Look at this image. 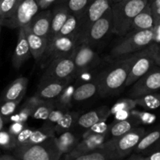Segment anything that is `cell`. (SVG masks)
Wrapping results in <instances>:
<instances>
[{
  "label": "cell",
  "mask_w": 160,
  "mask_h": 160,
  "mask_svg": "<svg viewBox=\"0 0 160 160\" xmlns=\"http://www.w3.org/2000/svg\"><path fill=\"white\" fill-rule=\"evenodd\" d=\"M138 53L117 57V61L96 77L100 96L108 97L120 93L125 87L130 69Z\"/></svg>",
  "instance_id": "obj_1"
},
{
  "label": "cell",
  "mask_w": 160,
  "mask_h": 160,
  "mask_svg": "<svg viewBox=\"0 0 160 160\" xmlns=\"http://www.w3.org/2000/svg\"><path fill=\"white\" fill-rule=\"evenodd\" d=\"M148 0H123L113 3L111 7L112 15V32L119 36L126 35L131 31L134 17L148 5Z\"/></svg>",
  "instance_id": "obj_2"
},
{
  "label": "cell",
  "mask_w": 160,
  "mask_h": 160,
  "mask_svg": "<svg viewBox=\"0 0 160 160\" xmlns=\"http://www.w3.org/2000/svg\"><path fill=\"white\" fill-rule=\"evenodd\" d=\"M154 28L129 31L112 47L111 55L117 58L142 51L154 42Z\"/></svg>",
  "instance_id": "obj_3"
},
{
  "label": "cell",
  "mask_w": 160,
  "mask_h": 160,
  "mask_svg": "<svg viewBox=\"0 0 160 160\" xmlns=\"http://www.w3.org/2000/svg\"><path fill=\"white\" fill-rule=\"evenodd\" d=\"M56 137L43 143L16 147L13 155L21 160H60Z\"/></svg>",
  "instance_id": "obj_4"
},
{
  "label": "cell",
  "mask_w": 160,
  "mask_h": 160,
  "mask_svg": "<svg viewBox=\"0 0 160 160\" xmlns=\"http://www.w3.org/2000/svg\"><path fill=\"white\" fill-rule=\"evenodd\" d=\"M145 133L146 131L145 128L136 127L120 137L108 139L105 144L112 151L114 160H121L134 152L135 147Z\"/></svg>",
  "instance_id": "obj_5"
},
{
  "label": "cell",
  "mask_w": 160,
  "mask_h": 160,
  "mask_svg": "<svg viewBox=\"0 0 160 160\" xmlns=\"http://www.w3.org/2000/svg\"><path fill=\"white\" fill-rule=\"evenodd\" d=\"M36 0H20L9 18L2 21V27L10 29H17L26 26L39 12Z\"/></svg>",
  "instance_id": "obj_6"
},
{
  "label": "cell",
  "mask_w": 160,
  "mask_h": 160,
  "mask_svg": "<svg viewBox=\"0 0 160 160\" xmlns=\"http://www.w3.org/2000/svg\"><path fill=\"white\" fill-rule=\"evenodd\" d=\"M78 44V38L73 37L55 36L49 38L46 50L40 62L44 60L45 64H49L55 59L72 56Z\"/></svg>",
  "instance_id": "obj_7"
},
{
  "label": "cell",
  "mask_w": 160,
  "mask_h": 160,
  "mask_svg": "<svg viewBox=\"0 0 160 160\" xmlns=\"http://www.w3.org/2000/svg\"><path fill=\"white\" fill-rule=\"evenodd\" d=\"M113 4L112 0H92L86 10L80 16V28L78 32V42L85 35L86 32L91 26L102 17Z\"/></svg>",
  "instance_id": "obj_8"
},
{
  "label": "cell",
  "mask_w": 160,
  "mask_h": 160,
  "mask_svg": "<svg viewBox=\"0 0 160 160\" xmlns=\"http://www.w3.org/2000/svg\"><path fill=\"white\" fill-rule=\"evenodd\" d=\"M112 32V10L109 9L89 28L81 42H85L92 47L102 43Z\"/></svg>",
  "instance_id": "obj_9"
},
{
  "label": "cell",
  "mask_w": 160,
  "mask_h": 160,
  "mask_svg": "<svg viewBox=\"0 0 160 160\" xmlns=\"http://www.w3.org/2000/svg\"><path fill=\"white\" fill-rule=\"evenodd\" d=\"M76 67L73 56H64L55 59L48 64L43 78L59 80L62 81H72L75 78Z\"/></svg>",
  "instance_id": "obj_10"
},
{
  "label": "cell",
  "mask_w": 160,
  "mask_h": 160,
  "mask_svg": "<svg viewBox=\"0 0 160 160\" xmlns=\"http://www.w3.org/2000/svg\"><path fill=\"white\" fill-rule=\"evenodd\" d=\"M72 56L76 67L75 78L81 72L92 70L100 62L98 53L94 50L93 47L85 42L78 44Z\"/></svg>",
  "instance_id": "obj_11"
},
{
  "label": "cell",
  "mask_w": 160,
  "mask_h": 160,
  "mask_svg": "<svg viewBox=\"0 0 160 160\" xmlns=\"http://www.w3.org/2000/svg\"><path fill=\"white\" fill-rule=\"evenodd\" d=\"M132 85L129 92L132 98L158 92L160 89V67H154Z\"/></svg>",
  "instance_id": "obj_12"
},
{
  "label": "cell",
  "mask_w": 160,
  "mask_h": 160,
  "mask_svg": "<svg viewBox=\"0 0 160 160\" xmlns=\"http://www.w3.org/2000/svg\"><path fill=\"white\" fill-rule=\"evenodd\" d=\"M155 65L156 64L152 56L149 47H147L145 49L138 52L137 57L135 58L130 69L125 87L131 86L134 84L138 80L152 69Z\"/></svg>",
  "instance_id": "obj_13"
},
{
  "label": "cell",
  "mask_w": 160,
  "mask_h": 160,
  "mask_svg": "<svg viewBox=\"0 0 160 160\" xmlns=\"http://www.w3.org/2000/svg\"><path fill=\"white\" fill-rule=\"evenodd\" d=\"M70 82L42 78L34 95L42 100H55Z\"/></svg>",
  "instance_id": "obj_14"
},
{
  "label": "cell",
  "mask_w": 160,
  "mask_h": 160,
  "mask_svg": "<svg viewBox=\"0 0 160 160\" xmlns=\"http://www.w3.org/2000/svg\"><path fill=\"white\" fill-rule=\"evenodd\" d=\"M28 40L25 36L23 28L18 29L17 42L12 57V65L16 70H20V67L31 57Z\"/></svg>",
  "instance_id": "obj_15"
},
{
  "label": "cell",
  "mask_w": 160,
  "mask_h": 160,
  "mask_svg": "<svg viewBox=\"0 0 160 160\" xmlns=\"http://www.w3.org/2000/svg\"><path fill=\"white\" fill-rule=\"evenodd\" d=\"M109 135L106 134H92L87 136L81 139L74 149L69 153L68 155L77 156V155L84 154V153L92 152L101 148L108 140Z\"/></svg>",
  "instance_id": "obj_16"
},
{
  "label": "cell",
  "mask_w": 160,
  "mask_h": 160,
  "mask_svg": "<svg viewBox=\"0 0 160 160\" xmlns=\"http://www.w3.org/2000/svg\"><path fill=\"white\" fill-rule=\"evenodd\" d=\"M52 22V11L44 9L38 12L28 23L30 30L37 35L48 39Z\"/></svg>",
  "instance_id": "obj_17"
},
{
  "label": "cell",
  "mask_w": 160,
  "mask_h": 160,
  "mask_svg": "<svg viewBox=\"0 0 160 160\" xmlns=\"http://www.w3.org/2000/svg\"><path fill=\"white\" fill-rule=\"evenodd\" d=\"M110 115V108L106 106H101L80 116L76 123V126L84 131L95 123L102 120H106Z\"/></svg>",
  "instance_id": "obj_18"
},
{
  "label": "cell",
  "mask_w": 160,
  "mask_h": 160,
  "mask_svg": "<svg viewBox=\"0 0 160 160\" xmlns=\"http://www.w3.org/2000/svg\"><path fill=\"white\" fill-rule=\"evenodd\" d=\"M23 28L26 38L28 40L31 56L36 62H40L42 58L43 57L45 50H46L48 39L46 38L41 37V36L33 33L30 30L28 25L23 27Z\"/></svg>",
  "instance_id": "obj_19"
},
{
  "label": "cell",
  "mask_w": 160,
  "mask_h": 160,
  "mask_svg": "<svg viewBox=\"0 0 160 160\" xmlns=\"http://www.w3.org/2000/svg\"><path fill=\"white\" fill-rule=\"evenodd\" d=\"M28 79L25 77H21L14 80L3 91L0 102L12 101L24 97L28 85Z\"/></svg>",
  "instance_id": "obj_20"
},
{
  "label": "cell",
  "mask_w": 160,
  "mask_h": 160,
  "mask_svg": "<svg viewBox=\"0 0 160 160\" xmlns=\"http://www.w3.org/2000/svg\"><path fill=\"white\" fill-rule=\"evenodd\" d=\"M160 141V128L145 133L134 150L136 154L146 155L156 148Z\"/></svg>",
  "instance_id": "obj_21"
},
{
  "label": "cell",
  "mask_w": 160,
  "mask_h": 160,
  "mask_svg": "<svg viewBox=\"0 0 160 160\" xmlns=\"http://www.w3.org/2000/svg\"><path fill=\"white\" fill-rule=\"evenodd\" d=\"M80 141V138L70 131L62 133L56 137V145L61 158L71 152Z\"/></svg>",
  "instance_id": "obj_22"
},
{
  "label": "cell",
  "mask_w": 160,
  "mask_h": 160,
  "mask_svg": "<svg viewBox=\"0 0 160 160\" xmlns=\"http://www.w3.org/2000/svg\"><path fill=\"white\" fill-rule=\"evenodd\" d=\"M70 12L63 4L58 3L52 11V22L48 39L55 37L68 18Z\"/></svg>",
  "instance_id": "obj_23"
},
{
  "label": "cell",
  "mask_w": 160,
  "mask_h": 160,
  "mask_svg": "<svg viewBox=\"0 0 160 160\" xmlns=\"http://www.w3.org/2000/svg\"><path fill=\"white\" fill-rule=\"evenodd\" d=\"M60 160H114V159L110 148L106 144H104L101 148L92 152L77 155V156L67 154L62 156Z\"/></svg>",
  "instance_id": "obj_24"
},
{
  "label": "cell",
  "mask_w": 160,
  "mask_h": 160,
  "mask_svg": "<svg viewBox=\"0 0 160 160\" xmlns=\"http://www.w3.org/2000/svg\"><path fill=\"white\" fill-rule=\"evenodd\" d=\"M155 22L149 5H147L133 20L131 31H142L154 28Z\"/></svg>",
  "instance_id": "obj_25"
},
{
  "label": "cell",
  "mask_w": 160,
  "mask_h": 160,
  "mask_svg": "<svg viewBox=\"0 0 160 160\" xmlns=\"http://www.w3.org/2000/svg\"><path fill=\"white\" fill-rule=\"evenodd\" d=\"M98 93V87L96 78L94 81L83 83L75 88L73 92V101L75 102H81L92 98Z\"/></svg>",
  "instance_id": "obj_26"
},
{
  "label": "cell",
  "mask_w": 160,
  "mask_h": 160,
  "mask_svg": "<svg viewBox=\"0 0 160 160\" xmlns=\"http://www.w3.org/2000/svg\"><path fill=\"white\" fill-rule=\"evenodd\" d=\"M139 123L133 117L122 121H114L110 126H109L108 135L110 138H117L123 134H127L137 127Z\"/></svg>",
  "instance_id": "obj_27"
},
{
  "label": "cell",
  "mask_w": 160,
  "mask_h": 160,
  "mask_svg": "<svg viewBox=\"0 0 160 160\" xmlns=\"http://www.w3.org/2000/svg\"><path fill=\"white\" fill-rule=\"evenodd\" d=\"M80 112L76 111H66L60 120L55 125L54 130L56 134H60L62 133L69 131L74 126L80 117Z\"/></svg>",
  "instance_id": "obj_28"
},
{
  "label": "cell",
  "mask_w": 160,
  "mask_h": 160,
  "mask_svg": "<svg viewBox=\"0 0 160 160\" xmlns=\"http://www.w3.org/2000/svg\"><path fill=\"white\" fill-rule=\"evenodd\" d=\"M56 136L54 127L44 123L43 126L40 128L34 130L27 145H37L43 143Z\"/></svg>",
  "instance_id": "obj_29"
},
{
  "label": "cell",
  "mask_w": 160,
  "mask_h": 160,
  "mask_svg": "<svg viewBox=\"0 0 160 160\" xmlns=\"http://www.w3.org/2000/svg\"><path fill=\"white\" fill-rule=\"evenodd\" d=\"M80 28V16L70 13L68 18L56 36H66L78 38Z\"/></svg>",
  "instance_id": "obj_30"
},
{
  "label": "cell",
  "mask_w": 160,
  "mask_h": 160,
  "mask_svg": "<svg viewBox=\"0 0 160 160\" xmlns=\"http://www.w3.org/2000/svg\"><path fill=\"white\" fill-rule=\"evenodd\" d=\"M75 88L76 87L74 84H71V82L69 83L66 86L65 88L59 94V96L54 100L56 107L65 109V110H68L71 107L73 102V96Z\"/></svg>",
  "instance_id": "obj_31"
},
{
  "label": "cell",
  "mask_w": 160,
  "mask_h": 160,
  "mask_svg": "<svg viewBox=\"0 0 160 160\" xmlns=\"http://www.w3.org/2000/svg\"><path fill=\"white\" fill-rule=\"evenodd\" d=\"M137 106H140L148 110H154L160 107V94L150 93L134 98Z\"/></svg>",
  "instance_id": "obj_32"
},
{
  "label": "cell",
  "mask_w": 160,
  "mask_h": 160,
  "mask_svg": "<svg viewBox=\"0 0 160 160\" xmlns=\"http://www.w3.org/2000/svg\"><path fill=\"white\" fill-rule=\"evenodd\" d=\"M56 107L54 100H45L34 108L31 114V117L34 120H46L50 112Z\"/></svg>",
  "instance_id": "obj_33"
},
{
  "label": "cell",
  "mask_w": 160,
  "mask_h": 160,
  "mask_svg": "<svg viewBox=\"0 0 160 160\" xmlns=\"http://www.w3.org/2000/svg\"><path fill=\"white\" fill-rule=\"evenodd\" d=\"M92 0H62L58 3L63 4L69 12L77 16L82 15Z\"/></svg>",
  "instance_id": "obj_34"
},
{
  "label": "cell",
  "mask_w": 160,
  "mask_h": 160,
  "mask_svg": "<svg viewBox=\"0 0 160 160\" xmlns=\"http://www.w3.org/2000/svg\"><path fill=\"white\" fill-rule=\"evenodd\" d=\"M131 117L136 120V121L140 124H145V125H150L154 123L156 121L157 117L155 115L154 113L152 112H146V111H141L138 110V109H132L131 110Z\"/></svg>",
  "instance_id": "obj_35"
},
{
  "label": "cell",
  "mask_w": 160,
  "mask_h": 160,
  "mask_svg": "<svg viewBox=\"0 0 160 160\" xmlns=\"http://www.w3.org/2000/svg\"><path fill=\"white\" fill-rule=\"evenodd\" d=\"M23 98L24 97H22V98H18L17 100L1 102V103H0V113L4 117L6 122H7V119L16 112L19 104L21 102Z\"/></svg>",
  "instance_id": "obj_36"
},
{
  "label": "cell",
  "mask_w": 160,
  "mask_h": 160,
  "mask_svg": "<svg viewBox=\"0 0 160 160\" xmlns=\"http://www.w3.org/2000/svg\"><path fill=\"white\" fill-rule=\"evenodd\" d=\"M20 0H0V20L9 18Z\"/></svg>",
  "instance_id": "obj_37"
},
{
  "label": "cell",
  "mask_w": 160,
  "mask_h": 160,
  "mask_svg": "<svg viewBox=\"0 0 160 160\" xmlns=\"http://www.w3.org/2000/svg\"><path fill=\"white\" fill-rule=\"evenodd\" d=\"M137 106L135 99L132 98H125L119 100L114 103L113 106L110 108L111 115H113L120 110H132Z\"/></svg>",
  "instance_id": "obj_38"
},
{
  "label": "cell",
  "mask_w": 160,
  "mask_h": 160,
  "mask_svg": "<svg viewBox=\"0 0 160 160\" xmlns=\"http://www.w3.org/2000/svg\"><path fill=\"white\" fill-rule=\"evenodd\" d=\"M17 147L15 136L6 130L0 131V148L6 150H13Z\"/></svg>",
  "instance_id": "obj_39"
},
{
  "label": "cell",
  "mask_w": 160,
  "mask_h": 160,
  "mask_svg": "<svg viewBox=\"0 0 160 160\" xmlns=\"http://www.w3.org/2000/svg\"><path fill=\"white\" fill-rule=\"evenodd\" d=\"M109 131V125L106 123V120H102L92 125L91 128L84 131L82 134L81 138L87 137V136L92 135V134H108Z\"/></svg>",
  "instance_id": "obj_40"
},
{
  "label": "cell",
  "mask_w": 160,
  "mask_h": 160,
  "mask_svg": "<svg viewBox=\"0 0 160 160\" xmlns=\"http://www.w3.org/2000/svg\"><path fill=\"white\" fill-rule=\"evenodd\" d=\"M66 111L67 110L56 107L50 112L49 115H48L47 120H45V124L50 125V126L55 127V125L58 123V121L60 120L61 117H62V116H63V114L65 113Z\"/></svg>",
  "instance_id": "obj_41"
},
{
  "label": "cell",
  "mask_w": 160,
  "mask_h": 160,
  "mask_svg": "<svg viewBox=\"0 0 160 160\" xmlns=\"http://www.w3.org/2000/svg\"><path fill=\"white\" fill-rule=\"evenodd\" d=\"M34 128L27 127V128H24L21 132L19 133L17 136H15L17 147L20 146V145H27L28 141H29L31 134H32L33 131H34Z\"/></svg>",
  "instance_id": "obj_42"
},
{
  "label": "cell",
  "mask_w": 160,
  "mask_h": 160,
  "mask_svg": "<svg viewBox=\"0 0 160 160\" xmlns=\"http://www.w3.org/2000/svg\"><path fill=\"white\" fill-rule=\"evenodd\" d=\"M148 5L151 8L154 18L155 25L160 23V0H148Z\"/></svg>",
  "instance_id": "obj_43"
},
{
  "label": "cell",
  "mask_w": 160,
  "mask_h": 160,
  "mask_svg": "<svg viewBox=\"0 0 160 160\" xmlns=\"http://www.w3.org/2000/svg\"><path fill=\"white\" fill-rule=\"evenodd\" d=\"M33 109L31 106H28V105L23 103V106L19 110L18 114L20 116V122L22 123H26L27 120H28L29 117H31V114H32Z\"/></svg>",
  "instance_id": "obj_44"
},
{
  "label": "cell",
  "mask_w": 160,
  "mask_h": 160,
  "mask_svg": "<svg viewBox=\"0 0 160 160\" xmlns=\"http://www.w3.org/2000/svg\"><path fill=\"white\" fill-rule=\"evenodd\" d=\"M149 49L151 52L152 56L153 59L156 65L160 67V45L159 44L153 42L149 45Z\"/></svg>",
  "instance_id": "obj_45"
},
{
  "label": "cell",
  "mask_w": 160,
  "mask_h": 160,
  "mask_svg": "<svg viewBox=\"0 0 160 160\" xmlns=\"http://www.w3.org/2000/svg\"><path fill=\"white\" fill-rule=\"evenodd\" d=\"M26 123H22V122H14V123H11L9 125L8 131L12 134L13 136H17L19 133L21 132L24 128H27Z\"/></svg>",
  "instance_id": "obj_46"
},
{
  "label": "cell",
  "mask_w": 160,
  "mask_h": 160,
  "mask_svg": "<svg viewBox=\"0 0 160 160\" xmlns=\"http://www.w3.org/2000/svg\"><path fill=\"white\" fill-rule=\"evenodd\" d=\"M91 71H92V70H85V71L81 72L79 74L77 75L76 78L79 80V81L81 80V81H83L84 83L94 81V80L96 78V77L95 78V77L93 76V73Z\"/></svg>",
  "instance_id": "obj_47"
},
{
  "label": "cell",
  "mask_w": 160,
  "mask_h": 160,
  "mask_svg": "<svg viewBox=\"0 0 160 160\" xmlns=\"http://www.w3.org/2000/svg\"><path fill=\"white\" fill-rule=\"evenodd\" d=\"M115 121H122L131 118V110H120L113 114Z\"/></svg>",
  "instance_id": "obj_48"
},
{
  "label": "cell",
  "mask_w": 160,
  "mask_h": 160,
  "mask_svg": "<svg viewBox=\"0 0 160 160\" xmlns=\"http://www.w3.org/2000/svg\"><path fill=\"white\" fill-rule=\"evenodd\" d=\"M38 4L39 9L41 10H44V9H47L52 3L55 2H57V0H36Z\"/></svg>",
  "instance_id": "obj_49"
},
{
  "label": "cell",
  "mask_w": 160,
  "mask_h": 160,
  "mask_svg": "<svg viewBox=\"0 0 160 160\" xmlns=\"http://www.w3.org/2000/svg\"><path fill=\"white\" fill-rule=\"evenodd\" d=\"M145 157L148 160H160V149H154L149 152L147 153Z\"/></svg>",
  "instance_id": "obj_50"
},
{
  "label": "cell",
  "mask_w": 160,
  "mask_h": 160,
  "mask_svg": "<svg viewBox=\"0 0 160 160\" xmlns=\"http://www.w3.org/2000/svg\"><path fill=\"white\" fill-rule=\"evenodd\" d=\"M154 42L160 44V23L159 24L155 25L154 26Z\"/></svg>",
  "instance_id": "obj_51"
},
{
  "label": "cell",
  "mask_w": 160,
  "mask_h": 160,
  "mask_svg": "<svg viewBox=\"0 0 160 160\" xmlns=\"http://www.w3.org/2000/svg\"><path fill=\"white\" fill-rule=\"evenodd\" d=\"M0 160H21L19 159L18 157L15 156V155H9V154H5L1 155L0 156Z\"/></svg>",
  "instance_id": "obj_52"
},
{
  "label": "cell",
  "mask_w": 160,
  "mask_h": 160,
  "mask_svg": "<svg viewBox=\"0 0 160 160\" xmlns=\"http://www.w3.org/2000/svg\"><path fill=\"white\" fill-rule=\"evenodd\" d=\"M9 121L11 123H14V122H20V116H19L18 112H14L12 113L9 118L7 119V122Z\"/></svg>",
  "instance_id": "obj_53"
},
{
  "label": "cell",
  "mask_w": 160,
  "mask_h": 160,
  "mask_svg": "<svg viewBox=\"0 0 160 160\" xmlns=\"http://www.w3.org/2000/svg\"><path fill=\"white\" fill-rule=\"evenodd\" d=\"M6 120H5L4 117L2 116V114L0 113V131L4 129V126H5V123H6Z\"/></svg>",
  "instance_id": "obj_54"
},
{
  "label": "cell",
  "mask_w": 160,
  "mask_h": 160,
  "mask_svg": "<svg viewBox=\"0 0 160 160\" xmlns=\"http://www.w3.org/2000/svg\"><path fill=\"white\" fill-rule=\"evenodd\" d=\"M134 158H135V160H148L144 155L136 154V153H134Z\"/></svg>",
  "instance_id": "obj_55"
},
{
  "label": "cell",
  "mask_w": 160,
  "mask_h": 160,
  "mask_svg": "<svg viewBox=\"0 0 160 160\" xmlns=\"http://www.w3.org/2000/svg\"><path fill=\"white\" fill-rule=\"evenodd\" d=\"M127 160H135V158H134V154L131 155V156H130L129 159H128Z\"/></svg>",
  "instance_id": "obj_56"
},
{
  "label": "cell",
  "mask_w": 160,
  "mask_h": 160,
  "mask_svg": "<svg viewBox=\"0 0 160 160\" xmlns=\"http://www.w3.org/2000/svg\"><path fill=\"white\" fill-rule=\"evenodd\" d=\"M2 21L0 20V38H1V32H2Z\"/></svg>",
  "instance_id": "obj_57"
},
{
  "label": "cell",
  "mask_w": 160,
  "mask_h": 160,
  "mask_svg": "<svg viewBox=\"0 0 160 160\" xmlns=\"http://www.w3.org/2000/svg\"><path fill=\"white\" fill-rule=\"evenodd\" d=\"M123 1V0H112V3H116V2H119Z\"/></svg>",
  "instance_id": "obj_58"
},
{
  "label": "cell",
  "mask_w": 160,
  "mask_h": 160,
  "mask_svg": "<svg viewBox=\"0 0 160 160\" xmlns=\"http://www.w3.org/2000/svg\"><path fill=\"white\" fill-rule=\"evenodd\" d=\"M155 149H160V141H159V144H158L157 146L156 147V148H155ZM153 150H154V149H153Z\"/></svg>",
  "instance_id": "obj_59"
},
{
  "label": "cell",
  "mask_w": 160,
  "mask_h": 160,
  "mask_svg": "<svg viewBox=\"0 0 160 160\" xmlns=\"http://www.w3.org/2000/svg\"><path fill=\"white\" fill-rule=\"evenodd\" d=\"M60 1H62V0H57V2H60Z\"/></svg>",
  "instance_id": "obj_60"
},
{
  "label": "cell",
  "mask_w": 160,
  "mask_h": 160,
  "mask_svg": "<svg viewBox=\"0 0 160 160\" xmlns=\"http://www.w3.org/2000/svg\"><path fill=\"white\" fill-rule=\"evenodd\" d=\"M158 44H159V43H158ZM159 45H160V44H159Z\"/></svg>",
  "instance_id": "obj_61"
},
{
  "label": "cell",
  "mask_w": 160,
  "mask_h": 160,
  "mask_svg": "<svg viewBox=\"0 0 160 160\" xmlns=\"http://www.w3.org/2000/svg\"><path fill=\"white\" fill-rule=\"evenodd\" d=\"M0 156H1V155H0Z\"/></svg>",
  "instance_id": "obj_62"
}]
</instances>
